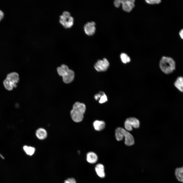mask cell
Wrapping results in <instances>:
<instances>
[{
  "instance_id": "1",
  "label": "cell",
  "mask_w": 183,
  "mask_h": 183,
  "mask_svg": "<svg viewBox=\"0 0 183 183\" xmlns=\"http://www.w3.org/2000/svg\"><path fill=\"white\" fill-rule=\"evenodd\" d=\"M86 110V106L82 103L76 102L73 104L70 114L72 120L75 122L82 121Z\"/></svg>"
},
{
  "instance_id": "2",
  "label": "cell",
  "mask_w": 183,
  "mask_h": 183,
  "mask_svg": "<svg viewBox=\"0 0 183 183\" xmlns=\"http://www.w3.org/2000/svg\"><path fill=\"white\" fill-rule=\"evenodd\" d=\"M159 65L162 71L166 74L172 73L175 69L176 63L172 58L163 56L160 61Z\"/></svg>"
},
{
  "instance_id": "3",
  "label": "cell",
  "mask_w": 183,
  "mask_h": 183,
  "mask_svg": "<svg viewBox=\"0 0 183 183\" xmlns=\"http://www.w3.org/2000/svg\"><path fill=\"white\" fill-rule=\"evenodd\" d=\"M19 80V77L17 73L14 72L9 73L4 82V86L7 89L11 90L13 87L16 86V83Z\"/></svg>"
},
{
  "instance_id": "4",
  "label": "cell",
  "mask_w": 183,
  "mask_h": 183,
  "mask_svg": "<svg viewBox=\"0 0 183 183\" xmlns=\"http://www.w3.org/2000/svg\"><path fill=\"white\" fill-rule=\"evenodd\" d=\"M120 137L123 140L125 137V143L126 145L131 146L134 144V140L131 133L121 127H120Z\"/></svg>"
},
{
  "instance_id": "5",
  "label": "cell",
  "mask_w": 183,
  "mask_h": 183,
  "mask_svg": "<svg viewBox=\"0 0 183 183\" xmlns=\"http://www.w3.org/2000/svg\"><path fill=\"white\" fill-rule=\"evenodd\" d=\"M140 122L139 120L133 117L127 118L124 123L125 128L128 131L132 130V127L135 128H138L140 126Z\"/></svg>"
},
{
  "instance_id": "6",
  "label": "cell",
  "mask_w": 183,
  "mask_h": 183,
  "mask_svg": "<svg viewBox=\"0 0 183 183\" xmlns=\"http://www.w3.org/2000/svg\"><path fill=\"white\" fill-rule=\"evenodd\" d=\"M109 65V63L106 58L103 60H99L96 63L94 68L98 71H103L108 69Z\"/></svg>"
},
{
  "instance_id": "7",
  "label": "cell",
  "mask_w": 183,
  "mask_h": 183,
  "mask_svg": "<svg viewBox=\"0 0 183 183\" xmlns=\"http://www.w3.org/2000/svg\"><path fill=\"white\" fill-rule=\"evenodd\" d=\"M120 4H122L123 9L125 11L129 12L134 7V0H119Z\"/></svg>"
},
{
  "instance_id": "8",
  "label": "cell",
  "mask_w": 183,
  "mask_h": 183,
  "mask_svg": "<svg viewBox=\"0 0 183 183\" xmlns=\"http://www.w3.org/2000/svg\"><path fill=\"white\" fill-rule=\"evenodd\" d=\"M95 25V23L93 21L86 24L84 27V30L86 34L89 36L93 35L96 31Z\"/></svg>"
},
{
  "instance_id": "9",
  "label": "cell",
  "mask_w": 183,
  "mask_h": 183,
  "mask_svg": "<svg viewBox=\"0 0 183 183\" xmlns=\"http://www.w3.org/2000/svg\"><path fill=\"white\" fill-rule=\"evenodd\" d=\"M74 76V74L73 71L69 69L67 73L63 77V81L65 83H69L73 81Z\"/></svg>"
},
{
  "instance_id": "10",
  "label": "cell",
  "mask_w": 183,
  "mask_h": 183,
  "mask_svg": "<svg viewBox=\"0 0 183 183\" xmlns=\"http://www.w3.org/2000/svg\"><path fill=\"white\" fill-rule=\"evenodd\" d=\"M35 134L37 138L40 140L45 139L47 136V131L42 128L38 129L36 131Z\"/></svg>"
},
{
  "instance_id": "11",
  "label": "cell",
  "mask_w": 183,
  "mask_h": 183,
  "mask_svg": "<svg viewBox=\"0 0 183 183\" xmlns=\"http://www.w3.org/2000/svg\"><path fill=\"white\" fill-rule=\"evenodd\" d=\"M86 160L89 163L93 164L96 163L98 160V157L94 152H90L86 155Z\"/></svg>"
},
{
  "instance_id": "12",
  "label": "cell",
  "mask_w": 183,
  "mask_h": 183,
  "mask_svg": "<svg viewBox=\"0 0 183 183\" xmlns=\"http://www.w3.org/2000/svg\"><path fill=\"white\" fill-rule=\"evenodd\" d=\"M96 172L98 176L101 178H103L105 176L104 172V167L103 165L101 164H97L95 167Z\"/></svg>"
},
{
  "instance_id": "13",
  "label": "cell",
  "mask_w": 183,
  "mask_h": 183,
  "mask_svg": "<svg viewBox=\"0 0 183 183\" xmlns=\"http://www.w3.org/2000/svg\"><path fill=\"white\" fill-rule=\"evenodd\" d=\"M93 125L96 130L100 131L103 130L105 128V122L103 121L96 120L94 122Z\"/></svg>"
},
{
  "instance_id": "14",
  "label": "cell",
  "mask_w": 183,
  "mask_h": 183,
  "mask_svg": "<svg viewBox=\"0 0 183 183\" xmlns=\"http://www.w3.org/2000/svg\"><path fill=\"white\" fill-rule=\"evenodd\" d=\"M175 87L180 92H183V77H178L174 83Z\"/></svg>"
},
{
  "instance_id": "15",
  "label": "cell",
  "mask_w": 183,
  "mask_h": 183,
  "mask_svg": "<svg viewBox=\"0 0 183 183\" xmlns=\"http://www.w3.org/2000/svg\"><path fill=\"white\" fill-rule=\"evenodd\" d=\"M175 174L177 180L183 182V166L176 168L175 170Z\"/></svg>"
},
{
  "instance_id": "16",
  "label": "cell",
  "mask_w": 183,
  "mask_h": 183,
  "mask_svg": "<svg viewBox=\"0 0 183 183\" xmlns=\"http://www.w3.org/2000/svg\"><path fill=\"white\" fill-rule=\"evenodd\" d=\"M69 70L68 67L64 64L62 65L60 67H58L57 68V71L58 74L62 77L67 73Z\"/></svg>"
},
{
  "instance_id": "17",
  "label": "cell",
  "mask_w": 183,
  "mask_h": 183,
  "mask_svg": "<svg viewBox=\"0 0 183 183\" xmlns=\"http://www.w3.org/2000/svg\"><path fill=\"white\" fill-rule=\"evenodd\" d=\"M23 149L27 155L30 156L33 155L35 151V149L34 147L27 145L23 146Z\"/></svg>"
},
{
  "instance_id": "18",
  "label": "cell",
  "mask_w": 183,
  "mask_h": 183,
  "mask_svg": "<svg viewBox=\"0 0 183 183\" xmlns=\"http://www.w3.org/2000/svg\"><path fill=\"white\" fill-rule=\"evenodd\" d=\"M120 57L121 61L124 63H126L130 61V58L125 53H122L120 54Z\"/></svg>"
},
{
  "instance_id": "19",
  "label": "cell",
  "mask_w": 183,
  "mask_h": 183,
  "mask_svg": "<svg viewBox=\"0 0 183 183\" xmlns=\"http://www.w3.org/2000/svg\"><path fill=\"white\" fill-rule=\"evenodd\" d=\"M107 97L105 94L104 93L100 98L99 102L100 103H103L107 101Z\"/></svg>"
},
{
  "instance_id": "20",
  "label": "cell",
  "mask_w": 183,
  "mask_h": 183,
  "mask_svg": "<svg viewBox=\"0 0 183 183\" xmlns=\"http://www.w3.org/2000/svg\"><path fill=\"white\" fill-rule=\"evenodd\" d=\"M146 2L150 4H158L161 2L160 0H148L145 1Z\"/></svg>"
},
{
  "instance_id": "21",
  "label": "cell",
  "mask_w": 183,
  "mask_h": 183,
  "mask_svg": "<svg viewBox=\"0 0 183 183\" xmlns=\"http://www.w3.org/2000/svg\"><path fill=\"white\" fill-rule=\"evenodd\" d=\"M104 93L102 92H100L98 94H96L94 96V98L96 100H99L102 96Z\"/></svg>"
},
{
  "instance_id": "22",
  "label": "cell",
  "mask_w": 183,
  "mask_h": 183,
  "mask_svg": "<svg viewBox=\"0 0 183 183\" xmlns=\"http://www.w3.org/2000/svg\"><path fill=\"white\" fill-rule=\"evenodd\" d=\"M64 183H77L75 180L73 178H70L66 180Z\"/></svg>"
},
{
  "instance_id": "23",
  "label": "cell",
  "mask_w": 183,
  "mask_h": 183,
  "mask_svg": "<svg viewBox=\"0 0 183 183\" xmlns=\"http://www.w3.org/2000/svg\"><path fill=\"white\" fill-rule=\"evenodd\" d=\"M63 15L66 18H68L70 16V13L67 11H65L63 12Z\"/></svg>"
},
{
  "instance_id": "24",
  "label": "cell",
  "mask_w": 183,
  "mask_h": 183,
  "mask_svg": "<svg viewBox=\"0 0 183 183\" xmlns=\"http://www.w3.org/2000/svg\"><path fill=\"white\" fill-rule=\"evenodd\" d=\"M114 4L116 7H118L120 5V3L119 0H116L114 1Z\"/></svg>"
},
{
  "instance_id": "25",
  "label": "cell",
  "mask_w": 183,
  "mask_h": 183,
  "mask_svg": "<svg viewBox=\"0 0 183 183\" xmlns=\"http://www.w3.org/2000/svg\"><path fill=\"white\" fill-rule=\"evenodd\" d=\"M179 34L181 38L183 39V29L180 31Z\"/></svg>"
},
{
  "instance_id": "26",
  "label": "cell",
  "mask_w": 183,
  "mask_h": 183,
  "mask_svg": "<svg viewBox=\"0 0 183 183\" xmlns=\"http://www.w3.org/2000/svg\"><path fill=\"white\" fill-rule=\"evenodd\" d=\"M3 19L2 18L0 15V21H1Z\"/></svg>"
}]
</instances>
